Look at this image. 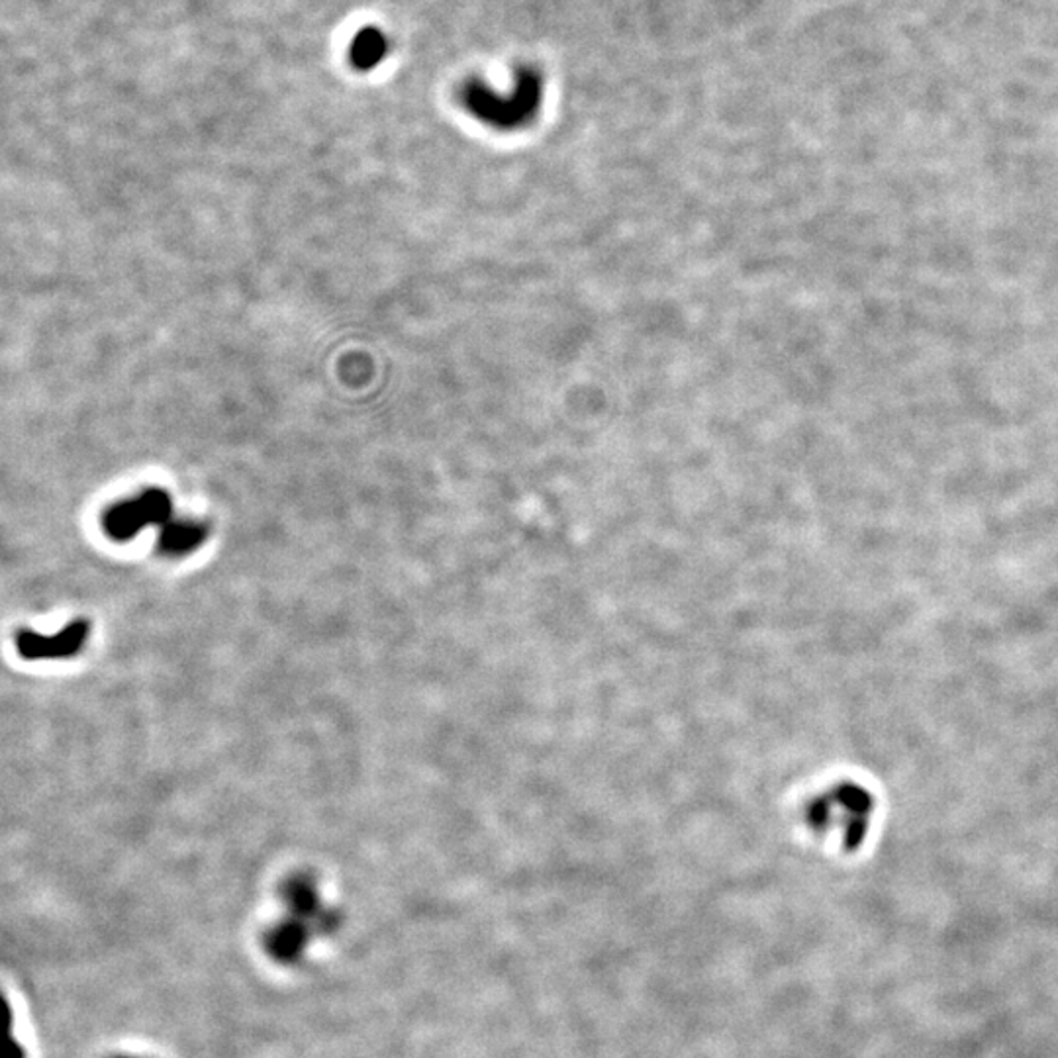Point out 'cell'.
Wrapping results in <instances>:
<instances>
[{"mask_svg":"<svg viewBox=\"0 0 1058 1058\" xmlns=\"http://www.w3.org/2000/svg\"><path fill=\"white\" fill-rule=\"evenodd\" d=\"M543 83L531 69H521L511 93L498 94L486 84H469L463 91V103L469 112L498 130H514L528 124L541 104Z\"/></svg>","mask_w":1058,"mask_h":1058,"instance_id":"1","label":"cell"},{"mask_svg":"<svg viewBox=\"0 0 1058 1058\" xmlns=\"http://www.w3.org/2000/svg\"><path fill=\"white\" fill-rule=\"evenodd\" d=\"M171 511L168 493L151 488L146 493L114 506L106 516V528L114 538H130L148 524H161Z\"/></svg>","mask_w":1058,"mask_h":1058,"instance_id":"2","label":"cell"},{"mask_svg":"<svg viewBox=\"0 0 1058 1058\" xmlns=\"http://www.w3.org/2000/svg\"><path fill=\"white\" fill-rule=\"evenodd\" d=\"M283 896L287 901L288 910L292 913L290 918L300 919L307 925L317 921L324 931L332 929L335 919L320 908L318 892L312 886V882L304 881V878H295V881L287 882Z\"/></svg>","mask_w":1058,"mask_h":1058,"instance_id":"3","label":"cell"},{"mask_svg":"<svg viewBox=\"0 0 1058 1058\" xmlns=\"http://www.w3.org/2000/svg\"><path fill=\"white\" fill-rule=\"evenodd\" d=\"M308 925L297 918L280 921L265 938V948L279 963H295L307 948Z\"/></svg>","mask_w":1058,"mask_h":1058,"instance_id":"4","label":"cell"},{"mask_svg":"<svg viewBox=\"0 0 1058 1058\" xmlns=\"http://www.w3.org/2000/svg\"><path fill=\"white\" fill-rule=\"evenodd\" d=\"M384 49L387 44L379 30H363L361 34L355 37V44L352 47L353 64L359 69H371L381 61Z\"/></svg>","mask_w":1058,"mask_h":1058,"instance_id":"5","label":"cell"},{"mask_svg":"<svg viewBox=\"0 0 1058 1058\" xmlns=\"http://www.w3.org/2000/svg\"><path fill=\"white\" fill-rule=\"evenodd\" d=\"M203 533H205V529L200 528L198 524L175 521V524H171V526H168V529H165L163 541H165L171 549H188L193 548L195 543H198V541L203 539Z\"/></svg>","mask_w":1058,"mask_h":1058,"instance_id":"6","label":"cell"},{"mask_svg":"<svg viewBox=\"0 0 1058 1058\" xmlns=\"http://www.w3.org/2000/svg\"><path fill=\"white\" fill-rule=\"evenodd\" d=\"M10 1008L9 1002L4 1000V1020H7V1033H9V1039H7V1045L2 1049V1058H26V1053H24V1047L20 1045L19 1039L12 1037V1025H10Z\"/></svg>","mask_w":1058,"mask_h":1058,"instance_id":"7","label":"cell"},{"mask_svg":"<svg viewBox=\"0 0 1058 1058\" xmlns=\"http://www.w3.org/2000/svg\"><path fill=\"white\" fill-rule=\"evenodd\" d=\"M114 1058H136V1057H114Z\"/></svg>","mask_w":1058,"mask_h":1058,"instance_id":"8","label":"cell"}]
</instances>
